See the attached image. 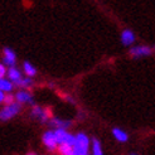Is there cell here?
Here are the masks:
<instances>
[{
	"label": "cell",
	"mask_w": 155,
	"mask_h": 155,
	"mask_svg": "<svg viewBox=\"0 0 155 155\" xmlns=\"http://www.w3.org/2000/svg\"><path fill=\"white\" fill-rule=\"evenodd\" d=\"M91 140L84 133L76 134V141L72 148V155H90Z\"/></svg>",
	"instance_id": "1"
},
{
	"label": "cell",
	"mask_w": 155,
	"mask_h": 155,
	"mask_svg": "<svg viewBox=\"0 0 155 155\" xmlns=\"http://www.w3.org/2000/svg\"><path fill=\"white\" fill-rule=\"evenodd\" d=\"M21 110V105L15 101L12 105H5L2 110H0V120L2 121H8L13 117H15Z\"/></svg>",
	"instance_id": "2"
},
{
	"label": "cell",
	"mask_w": 155,
	"mask_h": 155,
	"mask_svg": "<svg viewBox=\"0 0 155 155\" xmlns=\"http://www.w3.org/2000/svg\"><path fill=\"white\" fill-rule=\"evenodd\" d=\"M30 116L42 124H47L48 120L52 117V112L49 108H43L38 105H33L32 111H30Z\"/></svg>",
	"instance_id": "3"
},
{
	"label": "cell",
	"mask_w": 155,
	"mask_h": 155,
	"mask_svg": "<svg viewBox=\"0 0 155 155\" xmlns=\"http://www.w3.org/2000/svg\"><path fill=\"white\" fill-rule=\"evenodd\" d=\"M154 53L153 48L149 45H134L129 49V56L134 59H140L144 57H149Z\"/></svg>",
	"instance_id": "4"
},
{
	"label": "cell",
	"mask_w": 155,
	"mask_h": 155,
	"mask_svg": "<svg viewBox=\"0 0 155 155\" xmlns=\"http://www.w3.org/2000/svg\"><path fill=\"white\" fill-rule=\"evenodd\" d=\"M42 143L43 145L51 151L57 150L58 148V141H57V137L56 134H54V130H47L42 136Z\"/></svg>",
	"instance_id": "5"
},
{
	"label": "cell",
	"mask_w": 155,
	"mask_h": 155,
	"mask_svg": "<svg viewBox=\"0 0 155 155\" xmlns=\"http://www.w3.org/2000/svg\"><path fill=\"white\" fill-rule=\"evenodd\" d=\"M120 41L121 44L125 47H131L135 42H136V35L131 29H124L120 35Z\"/></svg>",
	"instance_id": "6"
},
{
	"label": "cell",
	"mask_w": 155,
	"mask_h": 155,
	"mask_svg": "<svg viewBox=\"0 0 155 155\" xmlns=\"http://www.w3.org/2000/svg\"><path fill=\"white\" fill-rule=\"evenodd\" d=\"M3 63L8 67H14L17 63V54L9 47H5L3 49Z\"/></svg>",
	"instance_id": "7"
},
{
	"label": "cell",
	"mask_w": 155,
	"mask_h": 155,
	"mask_svg": "<svg viewBox=\"0 0 155 155\" xmlns=\"http://www.w3.org/2000/svg\"><path fill=\"white\" fill-rule=\"evenodd\" d=\"M15 101L19 102L20 105L21 104H27V105H32V106L34 105L33 96L25 90H20L19 92H17V95H15Z\"/></svg>",
	"instance_id": "8"
},
{
	"label": "cell",
	"mask_w": 155,
	"mask_h": 155,
	"mask_svg": "<svg viewBox=\"0 0 155 155\" xmlns=\"http://www.w3.org/2000/svg\"><path fill=\"white\" fill-rule=\"evenodd\" d=\"M48 125L53 129H68V127H71L72 125V121H69V120H63V119H58V117H51L48 120Z\"/></svg>",
	"instance_id": "9"
},
{
	"label": "cell",
	"mask_w": 155,
	"mask_h": 155,
	"mask_svg": "<svg viewBox=\"0 0 155 155\" xmlns=\"http://www.w3.org/2000/svg\"><path fill=\"white\" fill-rule=\"evenodd\" d=\"M6 74H8V80H10V81L13 82L14 87H15V84H17V83L23 78V77H21V72L19 71L18 68H15V66H14V67H9Z\"/></svg>",
	"instance_id": "10"
},
{
	"label": "cell",
	"mask_w": 155,
	"mask_h": 155,
	"mask_svg": "<svg viewBox=\"0 0 155 155\" xmlns=\"http://www.w3.org/2000/svg\"><path fill=\"white\" fill-rule=\"evenodd\" d=\"M111 133H112V136L119 143H127L129 141V134L126 133L125 130H122L120 127H114Z\"/></svg>",
	"instance_id": "11"
},
{
	"label": "cell",
	"mask_w": 155,
	"mask_h": 155,
	"mask_svg": "<svg viewBox=\"0 0 155 155\" xmlns=\"http://www.w3.org/2000/svg\"><path fill=\"white\" fill-rule=\"evenodd\" d=\"M91 155H104L101 141H100L97 137L91 139Z\"/></svg>",
	"instance_id": "12"
},
{
	"label": "cell",
	"mask_w": 155,
	"mask_h": 155,
	"mask_svg": "<svg viewBox=\"0 0 155 155\" xmlns=\"http://www.w3.org/2000/svg\"><path fill=\"white\" fill-rule=\"evenodd\" d=\"M13 88H14V84L10 80L0 78V91H3L4 94H12Z\"/></svg>",
	"instance_id": "13"
},
{
	"label": "cell",
	"mask_w": 155,
	"mask_h": 155,
	"mask_svg": "<svg viewBox=\"0 0 155 155\" xmlns=\"http://www.w3.org/2000/svg\"><path fill=\"white\" fill-rule=\"evenodd\" d=\"M23 71H24V73L28 76V77H34L37 74V69L35 67L30 63V62L25 61L24 63H23Z\"/></svg>",
	"instance_id": "14"
},
{
	"label": "cell",
	"mask_w": 155,
	"mask_h": 155,
	"mask_svg": "<svg viewBox=\"0 0 155 155\" xmlns=\"http://www.w3.org/2000/svg\"><path fill=\"white\" fill-rule=\"evenodd\" d=\"M57 151L59 155H72V146L69 144H59Z\"/></svg>",
	"instance_id": "15"
},
{
	"label": "cell",
	"mask_w": 155,
	"mask_h": 155,
	"mask_svg": "<svg viewBox=\"0 0 155 155\" xmlns=\"http://www.w3.org/2000/svg\"><path fill=\"white\" fill-rule=\"evenodd\" d=\"M32 86H33L32 77H25V78H21L17 84H15V87H20V88H29Z\"/></svg>",
	"instance_id": "16"
},
{
	"label": "cell",
	"mask_w": 155,
	"mask_h": 155,
	"mask_svg": "<svg viewBox=\"0 0 155 155\" xmlns=\"http://www.w3.org/2000/svg\"><path fill=\"white\" fill-rule=\"evenodd\" d=\"M15 102V95H12V94H5V97H4V101L3 104L5 105H12Z\"/></svg>",
	"instance_id": "17"
},
{
	"label": "cell",
	"mask_w": 155,
	"mask_h": 155,
	"mask_svg": "<svg viewBox=\"0 0 155 155\" xmlns=\"http://www.w3.org/2000/svg\"><path fill=\"white\" fill-rule=\"evenodd\" d=\"M6 72H8V69H6L5 64L0 63V78H4V77L6 76Z\"/></svg>",
	"instance_id": "18"
},
{
	"label": "cell",
	"mask_w": 155,
	"mask_h": 155,
	"mask_svg": "<svg viewBox=\"0 0 155 155\" xmlns=\"http://www.w3.org/2000/svg\"><path fill=\"white\" fill-rule=\"evenodd\" d=\"M4 97H5V94L3 91H0V104H3V101H4Z\"/></svg>",
	"instance_id": "19"
},
{
	"label": "cell",
	"mask_w": 155,
	"mask_h": 155,
	"mask_svg": "<svg viewBox=\"0 0 155 155\" xmlns=\"http://www.w3.org/2000/svg\"><path fill=\"white\" fill-rule=\"evenodd\" d=\"M27 155H38V154H35L34 151H29V153H27Z\"/></svg>",
	"instance_id": "20"
},
{
	"label": "cell",
	"mask_w": 155,
	"mask_h": 155,
	"mask_svg": "<svg viewBox=\"0 0 155 155\" xmlns=\"http://www.w3.org/2000/svg\"><path fill=\"white\" fill-rule=\"evenodd\" d=\"M129 155H139V154L135 153V151H131V153H129Z\"/></svg>",
	"instance_id": "21"
},
{
	"label": "cell",
	"mask_w": 155,
	"mask_h": 155,
	"mask_svg": "<svg viewBox=\"0 0 155 155\" xmlns=\"http://www.w3.org/2000/svg\"><path fill=\"white\" fill-rule=\"evenodd\" d=\"M153 51H154V52H155V45H154V47H153Z\"/></svg>",
	"instance_id": "22"
}]
</instances>
